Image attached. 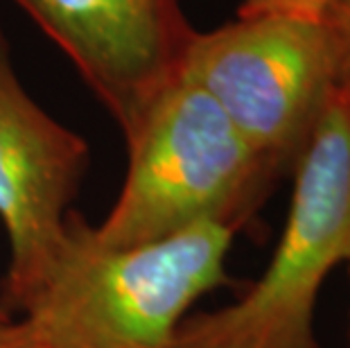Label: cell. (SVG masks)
I'll list each match as a JSON object with an SVG mask.
<instances>
[{
  "label": "cell",
  "instance_id": "cell-5",
  "mask_svg": "<svg viewBox=\"0 0 350 348\" xmlns=\"http://www.w3.org/2000/svg\"><path fill=\"white\" fill-rule=\"evenodd\" d=\"M91 147L52 118L21 81L0 25V222L10 238L3 306L39 299L66 242Z\"/></svg>",
  "mask_w": 350,
  "mask_h": 348
},
{
  "label": "cell",
  "instance_id": "cell-2",
  "mask_svg": "<svg viewBox=\"0 0 350 348\" xmlns=\"http://www.w3.org/2000/svg\"><path fill=\"white\" fill-rule=\"evenodd\" d=\"M124 143L122 188L91 226L111 249L159 242L206 222L240 228L275 176L217 102L183 75L147 107Z\"/></svg>",
  "mask_w": 350,
  "mask_h": 348
},
{
  "label": "cell",
  "instance_id": "cell-1",
  "mask_svg": "<svg viewBox=\"0 0 350 348\" xmlns=\"http://www.w3.org/2000/svg\"><path fill=\"white\" fill-rule=\"evenodd\" d=\"M235 231L206 222L111 249L72 211L55 269L21 319L39 348H174L190 308L228 280Z\"/></svg>",
  "mask_w": 350,
  "mask_h": 348
},
{
  "label": "cell",
  "instance_id": "cell-3",
  "mask_svg": "<svg viewBox=\"0 0 350 348\" xmlns=\"http://www.w3.org/2000/svg\"><path fill=\"white\" fill-rule=\"evenodd\" d=\"M292 170V202L267 269L233 303L185 317L174 348H319V292L350 263V100L341 86Z\"/></svg>",
  "mask_w": 350,
  "mask_h": 348
},
{
  "label": "cell",
  "instance_id": "cell-6",
  "mask_svg": "<svg viewBox=\"0 0 350 348\" xmlns=\"http://www.w3.org/2000/svg\"><path fill=\"white\" fill-rule=\"evenodd\" d=\"M72 62L122 136L181 75V0H14Z\"/></svg>",
  "mask_w": 350,
  "mask_h": 348
},
{
  "label": "cell",
  "instance_id": "cell-9",
  "mask_svg": "<svg viewBox=\"0 0 350 348\" xmlns=\"http://www.w3.org/2000/svg\"><path fill=\"white\" fill-rule=\"evenodd\" d=\"M0 348H39V344L23 319H7L0 321Z\"/></svg>",
  "mask_w": 350,
  "mask_h": 348
},
{
  "label": "cell",
  "instance_id": "cell-7",
  "mask_svg": "<svg viewBox=\"0 0 350 348\" xmlns=\"http://www.w3.org/2000/svg\"><path fill=\"white\" fill-rule=\"evenodd\" d=\"M350 0H244L237 16H258V14H282L301 18H330L334 12Z\"/></svg>",
  "mask_w": 350,
  "mask_h": 348
},
{
  "label": "cell",
  "instance_id": "cell-8",
  "mask_svg": "<svg viewBox=\"0 0 350 348\" xmlns=\"http://www.w3.org/2000/svg\"><path fill=\"white\" fill-rule=\"evenodd\" d=\"M330 23L334 25L341 50V88L350 100V3L332 14Z\"/></svg>",
  "mask_w": 350,
  "mask_h": 348
},
{
  "label": "cell",
  "instance_id": "cell-4",
  "mask_svg": "<svg viewBox=\"0 0 350 348\" xmlns=\"http://www.w3.org/2000/svg\"><path fill=\"white\" fill-rule=\"evenodd\" d=\"M181 75L217 102L275 174L292 168L341 86V50L330 18L237 16L195 32Z\"/></svg>",
  "mask_w": 350,
  "mask_h": 348
},
{
  "label": "cell",
  "instance_id": "cell-10",
  "mask_svg": "<svg viewBox=\"0 0 350 348\" xmlns=\"http://www.w3.org/2000/svg\"><path fill=\"white\" fill-rule=\"evenodd\" d=\"M7 319H12V314L7 312V308L3 306V303H0V321H7Z\"/></svg>",
  "mask_w": 350,
  "mask_h": 348
}]
</instances>
